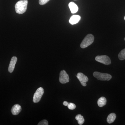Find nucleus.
I'll list each match as a JSON object with an SVG mask.
<instances>
[{"label":"nucleus","instance_id":"obj_20","mask_svg":"<svg viewBox=\"0 0 125 125\" xmlns=\"http://www.w3.org/2000/svg\"><path fill=\"white\" fill-rule=\"evenodd\" d=\"M82 84V85L83 86H84V87H85L87 85V84L85 83H84V82H80Z\"/></svg>","mask_w":125,"mask_h":125},{"label":"nucleus","instance_id":"obj_16","mask_svg":"<svg viewBox=\"0 0 125 125\" xmlns=\"http://www.w3.org/2000/svg\"><path fill=\"white\" fill-rule=\"evenodd\" d=\"M68 108L70 110H74L76 108V105L73 103H69V105L67 106Z\"/></svg>","mask_w":125,"mask_h":125},{"label":"nucleus","instance_id":"obj_8","mask_svg":"<svg viewBox=\"0 0 125 125\" xmlns=\"http://www.w3.org/2000/svg\"><path fill=\"white\" fill-rule=\"evenodd\" d=\"M21 110L22 108L20 105L19 104H15L11 108V111L13 115H16L19 114L21 112Z\"/></svg>","mask_w":125,"mask_h":125},{"label":"nucleus","instance_id":"obj_13","mask_svg":"<svg viewBox=\"0 0 125 125\" xmlns=\"http://www.w3.org/2000/svg\"><path fill=\"white\" fill-rule=\"evenodd\" d=\"M106 99L105 97H102L98 100L97 104L99 107H102L106 104Z\"/></svg>","mask_w":125,"mask_h":125},{"label":"nucleus","instance_id":"obj_15","mask_svg":"<svg viewBox=\"0 0 125 125\" xmlns=\"http://www.w3.org/2000/svg\"><path fill=\"white\" fill-rule=\"evenodd\" d=\"M118 58L120 60H123L125 59V48L122 50L118 55Z\"/></svg>","mask_w":125,"mask_h":125},{"label":"nucleus","instance_id":"obj_17","mask_svg":"<svg viewBox=\"0 0 125 125\" xmlns=\"http://www.w3.org/2000/svg\"><path fill=\"white\" fill-rule=\"evenodd\" d=\"M38 125H48V123L47 120H43L41 121L38 124Z\"/></svg>","mask_w":125,"mask_h":125},{"label":"nucleus","instance_id":"obj_12","mask_svg":"<svg viewBox=\"0 0 125 125\" xmlns=\"http://www.w3.org/2000/svg\"><path fill=\"white\" fill-rule=\"evenodd\" d=\"M116 118V115L114 113H111L108 116L107 118V121L108 123L109 124H111L114 122Z\"/></svg>","mask_w":125,"mask_h":125},{"label":"nucleus","instance_id":"obj_21","mask_svg":"<svg viewBox=\"0 0 125 125\" xmlns=\"http://www.w3.org/2000/svg\"><path fill=\"white\" fill-rule=\"evenodd\" d=\"M124 19H125V18H124Z\"/></svg>","mask_w":125,"mask_h":125},{"label":"nucleus","instance_id":"obj_10","mask_svg":"<svg viewBox=\"0 0 125 125\" xmlns=\"http://www.w3.org/2000/svg\"><path fill=\"white\" fill-rule=\"evenodd\" d=\"M76 77L80 82L86 83L88 81V77L82 73H78L76 75Z\"/></svg>","mask_w":125,"mask_h":125},{"label":"nucleus","instance_id":"obj_22","mask_svg":"<svg viewBox=\"0 0 125 125\" xmlns=\"http://www.w3.org/2000/svg\"></svg>","mask_w":125,"mask_h":125},{"label":"nucleus","instance_id":"obj_6","mask_svg":"<svg viewBox=\"0 0 125 125\" xmlns=\"http://www.w3.org/2000/svg\"><path fill=\"white\" fill-rule=\"evenodd\" d=\"M70 79L69 75L65 70H62L60 72L59 77V81L62 84H65L69 81Z\"/></svg>","mask_w":125,"mask_h":125},{"label":"nucleus","instance_id":"obj_7","mask_svg":"<svg viewBox=\"0 0 125 125\" xmlns=\"http://www.w3.org/2000/svg\"><path fill=\"white\" fill-rule=\"evenodd\" d=\"M17 60L18 59L15 56L11 58V61L9 65V69H8V70L10 73H12L13 71L16 64L17 62Z\"/></svg>","mask_w":125,"mask_h":125},{"label":"nucleus","instance_id":"obj_1","mask_svg":"<svg viewBox=\"0 0 125 125\" xmlns=\"http://www.w3.org/2000/svg\"><path fill=\"white\" fill-rule=\"evenodd\" d=\"M28 4V0H21L16 2L15 5V11L19 14H22L27 10Z\"/></svg>","mask_w":125,"mask_h":125},{"label":"nucleus","instance_id":"obj_11","mask_svg":"<svg viewBox=\"0 0 125 125\" xmlns=\"http://www.w3.org/2000/svg\"><path fill=\"white\" fill-rule=\"evenodd\" d=\"M69 6L72 13H75L78 11L79 8L78 6L74 2H70L69 4Z\"/></svg>","mask_w":125,"mask_h":125},{"label":"nucleus","instance_id":"obj_18","mask_svg":"<svg viewBox=\"0 0 125 125\" xmlns=\"http://www.w3.org/2000/svg\"><path fill=\"white\" fill-rule=\"evenodd\" d=\"M50 0H39V4L41 5H43L47 3Z\"/></svg>","mask_w":125,"mask_h":125},{"label":"nucleus","instance_id":"obj_23","mask_svg":"<svg viewBox=\"0 0 125 125\" xmlns=\"http://www.w3.org/2000/svg\"></svg>","mask_w":125,"mask_h":125},{"label":"nucleus","instance_id":"obj_19","mask_svg":"<svg viewBox=\"0 0 125 125\" xmlns=\"http://www.w3.org/2000/svg\"><path fill=\"white\" fill-rule=\"evenodd\" d=\"M69 103L67 102L66 101H64L63 102V105H64L65 106H67L69 105Z\"/></svg>","mask_w":125,"mask_h":125},{"label":"nucleus","instance_id":"obj_3","mask_svg":"<svg viewBox=\"0 0 125 125\" xmlns=\"http://www.w3.org/2000/svg\"><path fill=\"white\" fill-rule=\"evenodd\" d=\"M93 75L98 80L101 81H109L112 78L111 75L109 74L104 73L98 72H94Z\"/></svg>","mask_w":125,"mask_h":125},{"label":"nucleus","instance_id":"obj_9","mask_svg":"<svg viewBox=\"0 0 125 125\" xmlns=\"http://www.w3.org/2000/svg\"><path fill=\"white\" fill-rule=\"evenodd\" d=\"M81 18L80 16L78 15H74L72 16L70 18L69 20V22L71 24L74 25L76 24L79 22Z\"/></svg>","mask_w":125,"mask_h":125},{"label":"nucleus","instance_id":"obj_4","mask_svg":"<svg viewBox=\"0 0 125 125\" xmlns=\"http://www.w3.org/2000/svg\"><path fill=\"white\" fill-rule=\"evenodd\" d=\"M44 93V89L42 87L38 88L34 94L33 102L34 103H38L41 100L43 94Z\"/></svg>","mask_w":125,"mask_h":125},{"label":"nucleus","instance_id":"obj_14","mask_svg":"<svg viewBox=\"0 0 125 125\" xmlns=\"http://www.w3.org/2000/svg\"><path fill=\"white\" fill-rule=\"evenodd\" d=\"M75 119L78 121V124L80 125H83L84 122L83 117L81 114H78L75 117Z\"/></svg>","mask_w":125,"mask_h":125},{"label":"nucleus","instance_id":"obj_5","mask_svg":"<svg viewBox=\"0 0 125 125\" xmlns=\"http://www.w3.org/2000/svg\"><path fill=\"white\" fill-rule=\"evenodd\" d=\"M95 60L99 62L106 65L110 64L111 62L110 58L106 55L97 56L95 58Z\"/></svg>","mask_w":125,"mask_h":125},{"label":"nucleus","instance_id":"obj_2","mask_svg":"<svg viewBox=\"0 0 125 125\" xmlns=\"http://www.w3.org/2000/svg\"><path fill=\"white\" fill-rule=\"evenodd\" d=\"M94 40V37L91 34H88L81 43L80 47L82 48H85L93 43Z\"/></svg>","mask_w":125,"mask_h":125}]
</instances>
